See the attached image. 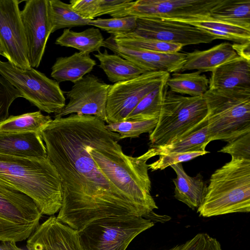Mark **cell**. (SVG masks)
Instances as JSON below:
<instances>
[{"mask_svg": "<svg viewBox=\"0 0 250 250\" xmlns=\"http://www.w3.org/2000/svg\"><path fill=\"white\" fill-rule=\"evenodd\" d=\"M47 157L61 180L62 201L56 217L80 231L105 218H148L157 208L151 194L147 150L133 157L120 135L91 115L55 118L41 132Z\"/></svg>", "mask_w": 250, "mask_h": 250, "instance_id": "6da1fadb", "label": "cell"}, {"mask_svg": "<svg viewBox=\"0 0 250 250\" xmlns=\"http://www.w3.org/2000/svg\"><path fill=\"white\" fill-rule=\"evenodd\" d=\"M0 183L31 198L42 215H54L62 207L61 180L48 157L30 159L0 154Z\"/></svg>", "mask_w": 250, "mask_h": 250, "instance_id": "7a4b0ae2", "label": "cell"}, {"mask_svg": "<svg viewBox=\"0 0 250 250\" xmlns=\"http://www.w3.org/2000/svg\"><path fill=\"white\" fill-rule=\"evenodd\" d=\"M250 211V160L231 158L211 175L199 215L210 217Z\"/></svg>", "mask_w": 250, "mask_h": 250, "instance_id": "3957f363", "label": "cell"}, {"mask_svg": "<svg viewBox=\"0 0 250 250\" xmlns=\"http://www.w3.org/2000/svg\"><path fill=\"white\" fill-rule=\"evenodd\" d=\"M203 97L211 141L228 143L250 132V87L208 89Z\"/></svg>", "mask_w": 250, "mask_h": 250, "instance_id": "277c9868", "label": "cell"}, {"mask_svg": "<svg viewBox=\"0 0 250 250\" xmlns=\"http://www.w3.org/2000/svg\"><path fill=\"white\" fill-rule=\"evenodd\" d=\"M203 96H185L166 85L157 125L149 134L151 146L168 144L194 130L207 119Z\"/></svg>", "mask_w": 250, "mask_h": 250, "instance_id": "5b68a950", "label": "cell"}, {"mask_svg": "<svg viewBox=\"0 0 250 250\" xmlns=\"http://www.w3.org/2000/svg\"><path fill=\"white\" fill-rule=\"evenodd\" d=\"M0 74L22 98L42 111L56 114L66 104L59 83L33 68L23 69L0 60Z\"/></svg>", "mask_w": 250, "mask_h": 250, "instance_id": "8992f818", "label": "cell"}, {"mask_svg": "<svg viewBox=\"0 0 250 250\" xmlns=\"http://www.w3.org/2000/svg\"><path fill=\"white\" fill-rule=\"evenodd\" d=\"M42 215L31 198L0 183V242L16 243L28 238Z\"/></svg>", "mask_w": 250, "mask_h": 250, "instance_id": "52a82bcc", "label": "cell"}, {"mask_svg": "<svg viewBox=\"0 0 250 250\" xmlns=\"http://www.w3.org/2000/svg\"><path fill=\"white\" fill-rule=\"evenodd\" d=\"M154 223L142 216L105 218L79 231L84 250H126L139 234Z\"/></svg>", "mask_w": 250, "mask_h": 250, "instance_id": "ba28073f", "label": "cell"}, {"mask_svg": "<svg viewBox=\"0 0 250 250\" xmlns=\"http://www.w3.org/2000/svg\"><path fill=\"white\" fill-rule=\"evenodd\" d=\"M221 0H137L110 16H133L186 22L210 18L213 8Z\"/></svg>", "mask_w": 250, "mask_h": 250, "instance_id": "9c48e42d", "label": "cell"}, {"mask_svg": "<svg viewBox=\"0 0 250 250\" xmlns=\"http://www.w3.org/2000/svg\"><path fill=\"white\" fill-rule=\"evenodd\" d=\"M169 76L166 72H147L131 80L111 85L106 106V123L125 121L140 101L166 83Z\"/></svg>", "mask_w": 250, "mask_h": 250, "instance_id": "30bf717a", "label": "cell"}, {"mask_svg": "<svg viewBox=\"0 0 250 250\" xmlns=\"http://www.w3.org/2000/svg\"><path fill=\"white\" fill-rule=\"evenodd\" d=\"M111 84L93 74H87L65 92L68 103L55 118L72 114L96 116L106 123V106Z\"/></svg>", "mask_w": 250, "mask_h": 250, "instance_id": "8fae6325", "label": "cell"}, {"mask_svg": "<svg viewBox=\"0 0 250 250\" xmlns=\"http://www.w3.org/2000/svg\"><path fill=\"white\" fill-rule=\"evenodd\" d=\"M0 44L8 62L21 69L32 68L19 0H0Z\"/></svg>", "mask_w": 250, "mask_h": 250, "instance_id": "7c38bea8", "label": "cell"}, {"mask_svg": "<svg viewBox=\"0 0 250 250\" xmlns=\"http://www.w3.org/2000/svg\"><path fill=\"white\" fill-rule=\"evenodd\" d=\"M132 33L185 46L209 43L217 39L188 23L172 20L137 18L136 28Z\"/></svg>", "mask_w": 250, "mask_h": 250, "instance_id": "4fadbf2b", "label": "cell"}, {"mask_svg": "<svg viewBox=\"0 0 250 250\" xmlns=\"http://www.w3.org/2000/svg\"><path fill=\"white\" fill-rule=\"evenodd\" d=\"M21 17L26 38L28 59L32 68H38L51 34L48 0L26 1Z\"/></svg>", "mask_w": 250, "mask_h": 250, "instance_id": "5bb4252c", "label": "cell"}, {"mask_svg": "<svg viewBox=\"0 0 250 250\" xmlns=\"http://www.w3.org/2000/svg\"><path fill=\"white\" fill-rule=\"evenodd\" d=\"M103 47L125 59L145 72L162 71L168 73L180 72L185 62L186 54L158 53L118 45L112 36L104 40Z\"/></svg>", "mask_w": 250, "mask_h": 250, "instance_id": "9a60e30c", "label": "cell"}, {"mask_svg": "<svg viewBox=\"0 0 250 250\" xmlns=\"http://www.w3.org/2000/svg\"><path fill=\"white\" fill-rule=\"evenodd\" d=\"M28 250H84L78 232L50 216L27 239Z\"/></svg>", "mask_w": 250, "mask_h": 250, "instance_id": "2e32d148", "label": "cell"}, {"mask_svg": "<svg viewBox=\"0 0 250 250\" xmlns=\"http://www.w3.org/2000/svg\"><path fill=\"white\" fill-rule=\"evenodd\" d=\"M0 154L30 159L47 157L41 134L0 133Z\"/></svg>", "mask_w": 250, "mask_h": 250, "instance_id": "e0dca14e", "label": "cell"}, {"mask_svg": "<svg viewBox=\"0 0 250 250\" xmlns=\"http://www.w3.org/2000/svg\"><path fill=\"white\" fill-rule=\"evenodd\" d=\"M181 71L196 70L201 73L212 72L220 65L239 57L233 44L224 42L205 50L185 53Z\"/></svg>", "mask_w": 250, "mask_h": 250, "instance_id": "ac0fdd59", "label": "cell"}, {"mask_svg": "<svg viewBox=\"0 0 250 250\" xmlns=\"http://www.w3.org/2000/svg\"><path fill=\"white\" fill-rule=\"evenodd\" d=\"M211 73L209 89L250 87V61L242 57L220 65Z\"/></svg>", "mask_w": 250, "mask_h": 250, "instance_id": "d6986e66", "label": "cell"}, {"mask_svg": "<svg viewBox=\"0 0 250 250\" xmlns=\"http://www.w3.org/2000/svg\"><path fill=\"white\" fill-rule=\"evenodd\" d=\"M176 177L172 179L175 186L174 197L192 209L198 208L205 195L207 186L203 176L198 173L191 177L185 172L182 163L170 166Z\"/></svg>", "mask_w": 250, "mask_h": 250, "instance_id": "ffe728a7", "label": "cell"}, {"mask_svg": "<svg viewBox=\"0 0 250 250\" xmlns=\"http://www.w3.org/2000/svg\"><path fill=\"white\" fill-rule=\"evenodd\" d=\"M96 65L89 54L75 52L67 57H60L51 67V76L59 83L70 81L73 83L90 72Z\"/></svg>", "mask_w": 250, "mask_h": 250, "instance_id": "44dd1931", "label": "cell"}, {"mask_svg": "<svg viewBox=\"0 0 250 250\" xmlns=\"http://www.w3.org/2000/svg\"><path fill=\"white\" fill-rule=\"evenodd\" d=\"M94 56L99 61V66L108 80L114 83L131 80L145 73L129 61L116 54H109L106 49L98 51Z\"/></svg>", "mask_w": 250, "mask_h": 250, "instance_id": "7402d4cb", "label": "cell"}, {"mask_svg": "<svg viewBox=\"0 0 250 250\" xmlns=\"http://www.w3.org/2000/svg\"><path fill=\"white\" fill-rule=\"evenodd\" d=\"M207 119L194 130L168 144L154 146L157 155L172 152H204L210 142Z\"/></svg>", "mask_w": 250, "mask_h": 250, "instance_id": "603a6c76", "label": "cell"}, {"mask_svg": "<svg viewBox=\"0 0 250 250\" xmlns=\"http://www.w3.org/2000/svg\"><path fill=\"white\" fill-rule=\"evenodd\" d=\"M211 19L250 30V0H221L210 11Z\"/></svg>", "mask_w": 250, "mask_h": 250, "instance_id": "cb8c5ba5", "label": "cell"}, {"mask_svg": "<svg viewBox=\"0 0 250 250\" xmlns=\"http://www.w3.org/2000/svg\"><path fill=\"white\" fill-rule=\"evenodd\" d=\"M104 41L100 29L93 26L81 32L64 29L56 39L55 43L61 46L74 48L80 52L89 54L100 51Z\"/></svg>", "mask_w": 250, "mask_h": 250, "instance_id": "d4e9b609", "label": "cell"}, {"mask_svg": "<svg viewBox=\"0 0 250 250\" xmlns=\"http://www.w3.org/2000/svg\"><path fill=\"white\" fill-rule=\"evenodd\" d=\"M52 120L50 116L44 115L41 111L10 116L0 122V133L33 132L41 134Z\"/></svg>", "mask_w": 250, "mask_h": 250, "instance_id": "484cf974", "label": "cell"}, {"mask_svg": "<svg viewBox=\"0 0 250 250\" xmlns=\"http://www.w3.org/2000/svg\"><path fill=\"white\" fill-rule=\"evenodd\" d=\"M182 22L195 26L217 39L229 40L239 44L250 42V30L217 21L210 17Z\"/></svg>", "mask_w": 250, "mask_h": 250, "instance_id": "4316f807", "label": "cell"}, {"mask_svg": "<svg viewBox=\"0 0 250 250\" xmlns=\"http://www.w3.org/2000/svg\"><path fill=\"white\" fill-rule=\"evenodd\" d=\"M199 71L181 73L175 72L169 76L166 85L171 91L190 97H202L209 89V80Z\"/></svg>", "mask_w": 250, "mask_h": 250, "instance_id": "83f0119b", "label": "cell"}, {"mask_svg": "<svg viewBox=\"0 0 250 250\" xmlns=\"http://www.w3.org/2000/svg\"><path fill=\"white\" fill-rule=\"evenodd\" d=\"M48 15L51 33L60 29L87 25L90 21L76 12L70 4L59 0H48Z\"/></svg>", "mask_w": 250, "mask_h": 250, "instance_id": "f1b7e54d", "label": "cell"}, {"mask_svg": "<svg viewBox=\"0 0 250 250\" xmlns=\"http://www.w3.org/2000/svg\"><path fill=\"white\" fill-rule=\"evenodd\" d=\"M133 0H71L73 9L83 18L93 20L98 16L111 15L125 8Z\"/></svg>", "mask_w": 250, "mask_h": 250, "instance_id": "f546056e", "label": "cell"}, {"mask_svg": "<svg viewBox=\"0 0 250 250\" xmlns=\"http://www.w3.org/2000/svg\"><path fill=\"white\" fill-rule=\"evenodd\" d=\"M115 42L119 45L146 51L164 53H173L179 52L183 47V45L162 42L157 40L141 37L132 33L111 35Z\"/></svg>", "mask_w": 250, "mask_h": 250, "instance_id": "4dcf8cb0", "label": "cell"}, {"mask_svg": "<svg viewBox=\"0 0 250 250\" xmlns=\"http://www.w3.org/2000/svg\"><path fill=\"white\" fill-rule=\"evenodd\" d=\"M166 87V83H165L146 95L125 121L158 119Z\"/></svg>", "mask_w": 250, "mask_h": 250, "instance_id": "1f68e13d", "label": "cell"}, {"mask_svg": "<svg viewBox=\"0 0 250 250\" xmlns=\"http://www.w3.org/2000/svg\"><path fill=\"white\" fill-rule=\"evenodd\" d=\"M158 119L141 121H124L108 124L106 127L118 133L120 139L138 138L144 133L150 134L156 127Z\"/></svg>", "mask_w": 250, "mask_h": 250, "instance_id": "d6a6232c", "label": "cell"}, {"mask_svg": "<svg viewBox=\"0 0 250 250\" xmlns=\"http://www.w3.org/2000/svg\"><path fill=\"white\" fill-rule=\"evenodd\" d=\"M137 18L127 16L90 20L88 25L101 29L111 35L125 34L133 32L136 28Z\"/></svg>", "mask_w": 250, "mask_h": 250, "instance_id": "836d02e7", "label": "cell"}, {"mask_svg": "<svg viewBox=\"0 0 250 250\" xmlns=\"http://www.w3.org/2000/svg\"><path fill=\"white\" fill-rule=\"evenodd\" d=\"M209 152H188L184 153L172 152L159 155L157 160L148 165V168L152 171L163 170L168 167L182 163L202 156Z\"/></svg>", "mask_w": 250, "mask_h": 250, "instance_id": "e575fe53", "label": "cell"}, {"mask_svg": "<svg viewBox=\"0 0 250 250\" xmlns=\"http://www.w3.org/2000/svg\"><path fill=\"white\" fill-rule=\"evenodd\" d=\"M20 97H22L20 92L0 74V122L9 117L10 105Z\"/></svg>", "mask_w": 250, "mask_h": 250, "instance_id": "d590c367", "label": "cell"}, {"mask_svg": "<svg viewBox=\"0 0 250 250\" xmlns=\"http://www.w3.org/2000/svg\"><path fill=\"white\" fill-rule=\"evenodd\" d=\"M218 152L229 154L231 158L250 160V132L228 142Z\"/></svg>", "mask_w": 250, "mask_h": 250, "instance_id": "8d00e7d4", "label": "cell"}, {"mask_svg": "<svg viewBox=\"0 0 250 250\" xmlns=\"http://www.w3.org/2000/svg\"><path fill=\"white\" fill-rule=\"evenodd\" d=\"M179 250H222L220 242L207 233H199L181 245Z\"/></svg>", "mask_w": 250, "mask_h": 250, "instance_id": "74e56055", "label": "cell"}, {"mask_svg": "<svg viewBox=\"0 0 250 250\" xmlns=\"http://www.w3.org/2000/svg\"><path fill=\"white\" fill-rule=\"evenodd\" d=\"M250 42L244 44L234 43L233 46L239 57L250 61Z\"/></svg>", "mask_w": 250, "mask_h": 250, "instance_id": "f35d334b", "label": "cell"}, {"mask_svg": "<svg viewBox=\"0 0 250 250\" xmlns=\"http://www.w3.org/2000/svg\"><path fill=\"white\" fill-rule=\"evenodd\" d=\"M0 250H22L18 247L14 242H2L0 244Z\"/></svg>", "mask_w": 250, "mask_h": 250, "instance_id": "ab89813d", "label": "cell"}, {"mask_svg": "<svg viewBox=\"0 0 250 250\" xmlns=\"http://www.w3.org/2000/svg\"><path fill=\"white\" fill-rule=\"evenodd\" d=\"M181 245H177L176 246L172 247V248H171L170 249L166 250H179L181 247Z\"/></svg>", "mask_w": 250, "mask_h": 250, "instance_id": "60d3db41", "label": "cell"}, {"mask_svg": "<svg viewBox=\"0 0 250 250\" xmlns=\"http://www.w3.org/2000/svg\"><path fill=\"white\" fill-rule=\"evenodd\" d=\"M0 55L3 56V51H2V49L0 44Z\"/></svg>", "mask_w": 250, "mask_h": 250, "instance_id": "b9f144b4", "label": "cell"}]
</instances>
